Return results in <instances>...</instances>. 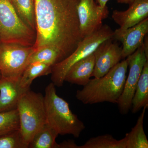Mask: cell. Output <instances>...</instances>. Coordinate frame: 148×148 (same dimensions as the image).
<instances>
[{
  "label": "cell",
  "instance_id": "obj_1",
  "mask_svg": "<svg viewBox=\"0 0 148 148\" xmlns=\"http://www.w3.org/2000/svg\"><path fill=\"white\" fill-rule=\"evenodd\" d=\"M81 0H35V51L50 47L63 60L83 40L80 33L77 8Z\"/></svg>",
  "mask_w": 148,
  "mask_h": 148
},
{
  "label": "cell",
  "instance_id": "obj_2",
  "mask_svg": "<svg viewBox=\"0 0 148 148\" xmlns=\"http://www.w3.org/2000/svg\"><path fill=\"white\" fill-rule=\"evenodd\" d=\"M128 67L125 59L103 76L90 79L82 89L77 90L76 98L85 105L103 102L117 104L123 90Z\"/></svg>",
  "mask_w": 148,
  "mask_h": 148
},
{
  "label": "cell",
  "instance_id": "obj_3",
  "mask_svg": "<svg viewBox=\"0 0 148 148\" xmlns=\"http://www.w3.org/2000/svg\"><path fill=\"white\" fill-rule=\"evenodd\" d=\"M55 87L51 82L45 88L44 101L47 123L58 135H72L78 138L85 125L71 110L69 103L57 95Z\"/></svg>",
  "mask_w": 148,
  "mask_h": 148
},
{
  "label": "cell",
  "instance_id": "obj_4",
  "mask_svg": "<svg viewBox=\"0 0 148 148\" xmlns=\"http://www.w3.org/2000/svg\"><path fill=\"white\" fill-rule=\"evenodd\" d=\"M19 130L25 145H29L36 132L47 123L44 96L30 89L24 92L16 107Z\"/></svg>",
  "mask_w": 148,
  "mask_h": 148
},
{
  "label": "cell",
  "instance_id": "obj_5",
  "mask_svg": "<svg viewBox=\"0 0 148 148\" xmlns=\"http://www.w3.org/2000/svg\"><path fill=\"white\" fill-rule=\"evenodd\" d=\"M114 32L105 24L93 34L85 37L73 52L51 68V81L56 86H63L66 74L74 64L93 53L103 42L113 37Z\"/></svg>",
  "mask_w": 148,
  "mask_h": 148
},
{
  "label": "cell",
  "instance_id": "obj_6",
  "mask_svg": "<svg viewBox=\"0 0 148 148\" xmlns=\"http://www.w3.org/2000/svg\"><path fill=\"white\" fill-rule=\"evenodd\" d=\"M36 32L20 19L10 0H0V43L34 45Z\"/></svg>",
  "mask_w": 148,
  "mask_h": 148
},
{
  "label": "cell",
  "instance_id": "obj_7",
  "mask_svg": "<svg viewBox=\"0 0 148 148\" xmlns=\"http://www.w3.org/2000/svg\"><path fill=\"white\" fill-rule=\"evenodd\" d=\"M35 51L33 46L11 43H0V73L2 77L20 79Z\"/></svg>",
  "mask_w": 148,
  "mask_h": 148
},
{
  "label": "cell",
  "instance_id": "obj_8",
  "mask_svg": "<svg viewBox=\"0 0 148 148\" xmlns=\"http://www.w3.org/2000/svg\"><path fill=\"white\" fill-rule=\"evenodd\" d=\"M126 60L129 72L126 77L124 88L117 104L120 112L126 114L131 108L132 98L143 68L148 58L146 56L143 44L134 53L127 56Z\"/></svg>",
  "mask_w": 148,
  "mask_h": 148
},
{
  "label": "cell",
  "instance_id": "obj_9",
  "mask_svg": "<svg viewBox=\"0 0 148 148\" xmlns=\"http://www.w3.org/2000/svg\"><path fill=\"white\" fill-rule=\"evenodd\" d=\"M80 33L83 39L101 29L102 21L108 18V9L102 7L94 0H81L77 8Z\"/></svg>",
  "mask_w": 148,
  "mask_h": 148
},
{
  "label": "cell",
  "instance_id": "obj_10",
  "mask_svg": "<svg viewBox=\"0 0 148 148\" xmlns=\"http://www.w3.org/2000/svg\"><path fill=\"white\" fill-rule=\"evenodd\" d=\"M113 39L103 42L94 51L95 66L92 77L103 76L122 59V48L114 42Z\"/></svg>",
  "mask_w": 148,
  "mask_h": 148
},
{
  "label": "cell",
  "instance_id": "obj_11",
  "mask_svg": "<svg viewBox=\"0 0 148 148\" xmlns=\"http://www.w3.org/2000/svg\"><path fill=\"white\" fill-rule=\"evenodd\" d=\"M148 32V18L125 30L119 28L114 32L113 38L121 42L122 58H127L143 45Z\"/></svg>",
  "mask_w": 148,
  "mask_h": 148
},
{
  "label": "cell",
  "instance_id": "obj_12",
  "mask_svg": "<svg viewBox=\"0 0 148 148\" xmlns=\"http://www.w3.org/2000/svg\"><path fill=\"white\" fill-rule=\"evenodd\" d=\"M112 16L120 29L131 28L148 18V0H136L127 10H114Z\"/></svg>",
  "mask_w": 148,
  "mask_h": 148
},
{
  "label": "cell",
  "instance_id": "obj_13",
  "mask_svg": "<svg viewBox=\"0 0 148 148\" xmlns=\"http://www.w3.org/2000/svg\"><path fill=\"white\" fill-rule=\"evenodd\" d=\"M19 80L0 78V112L16 109L21 95L30 89L22 88L19 85Z\"/></svg>",
  "mask_w": 148,
  "mask_h": 148
},
{
  "label": "cell",
  "instance_id": "obj_14",
  "mask_svg": "<svg viewBox=\"0 0 148 148\" xmlns=\"http://www.w3.org/2000/svg\"><path fill=\"white\" fill-rule=\"evenodd\" d=\"M95 66L94 52L74 64L69 69L65 78V82L84 86L92 77Z\"/></svg>",
  "mask_w": 148,
  "mask_h": 148
},
{
  "label": "cell",
  "instance_id": "obj_15",
  "mask_svg": "<svg viewBox=\"0 0 148 148\" xmlns=\"http://www.w3.org/2000/svg\"><path fill=\"white\" fill-rule=\"evenodd\" d=\"M145 107H148V61L144 66L132 98V112L136 113Z\"/></svg>",
  "mask_w": 148,
  "mask_h": 148
},
{
  "label": "cell",
  "instance_id": "obj_16",
  "mask_svg": "<svg viewBox=\"0 0 148 148\" xmlns=\"http://www.w3.org/2000/svg\"><path fill=\"white\" fill-rule=\"evenodd\" d=\"M147 108H143L135 126L125 135L124 138L126 140V148H148V140L143 127L144 118Z\"/></svg>",
  "mask_w": 148,
  "mask_h": 148
},
{
  "label": "cell",
  "instance_id": "obj_17",
  "mask_svg": "<svg viewBox=\"0 0 148 148\" xmlns=\"http://www.w3.org/2000/svg\"><path fill=\"white\" fill-rule=\"evenodd\" d=\"M58 134L47 123L34 135L28 148H59L56 142Z\"/></svg>",
  "mask_w": 148,
  "mask_h": 148
},
{
  "label": "cell",
  "instance_id": "obj_18",
  "mask_svg": "<svg viewBox=\"0 0 148 148\" xmlns=\"http://www.w3.org/2000/svg\"><path fill=\"white\" fill-rule=\"evenodd\" d=\"M52 66L51 64L41 62L29 64L20 78L19 85L24 89H30L32 83L35 79L51 74Z\"/></svg>",
  "mask_w": 148,
  "mask_h": 148
},
{
  "label": "cell",
  "instance_id": "obj_19",
  "mask_svg": "<svg viewBox=\"0 0 148 148\" xmlns=\"http://www.w3.org/2000/svg\"><path fill=\"white\" fill-rule=\"evenodd\" d=\"M11 2L20 19L36 32L35 0H12Z\"/></svg>",
  "mask_w": 148,
  "mask_h": 148
},
{
  "label": "cell",
  "instance_id": "obj_20",
  "mask_svg": "<svg viewBox=\"0 0 148 148\" xmlns=\"http://www.w3.org/2000/svg\"><path fill=\"white\" fill-rule=\"evenodd\" d=\"M79 148H126V140H117L110 134H105L90 138Z\"/></svg>",
  "mask_w": 148,
  "mask_h": 148
},
{
  "label": "cell",
  "instance_id": "obj_21",
  "mask_svg": "<svg viewBox=\"0 0 148 148\" xmlns=\"http://www.w3.org/2000/svg\"><path fill=\"white\" fill-rule=\"evenodd\" d=\"M62 60L58 51L50 47H45L35 51L30 57L29 65L35 62H41L53 66Z\"/></svg>",
  "mask_w": 148,
  "mask_h": 148
},
{
  "label": "cell",
  "instance_id": "obj_22",
  "mask_svg": "<svg viewBox=\"0 0 148 148\" xmlns=\"http://www.w3.org/2000/svg\"><path fill=\"white\" fill-rule=\"evenodd\" d=\"M19 129L17 110L0 112V135L7 134Z\"/></svg>",
  "mask_w": 148,
  "mask_h": 148
},
{
  "label": "cell",
  "instance_id": "obj_23",
  "mask_svg": "<svg viewBox=\"0 0 148 148\" xmlns=\"http://www.w3.org/2000/svg\"><path fill=\"white\" fill-rule=\"evenodd\" d=\"M0 148H28L24 143L19 129L0 135Z\"/></svg>",
  "mask_w": 148,
  "mask_h": 148
},
{
  "label": "cell",
  "instance_id": "obj_24",
  "mask_svg": "<svg viewBox=\"0 0 148 148\" xmlns=\"http://www.w3.org/2000/svg\"><path fill=\"white\" fill-rule=\"evenodd\" d=\"M79 147L73 140L65 141L59 144V148H79Z\"/></svg>",
  "mask_w": 148,
  "mask_h": 148
},
{
  "label": "cell",
  "instance_id": "obj_25",
  "mask_svg": "<svg viewBox=\"0 0 148 148\" xmlns=\"http://www.w3.org/2000/svg\"><path fill=\"white\" fill-rule=\"evenodd\" d=\"M116 1L118 3H120L127 4L130 5L136 0H116Z\"/></svg>",
  "mask_w": 148,
  "mask_h": 148
},
{
  "label": "cell",
  "instance_id": "obj_26",
  "mask_svg": "<svg viewBox=\"0 0 148 148\" xmlns=\"http://www.w3.org/2000/svg\"><path fill=\"white\" fill-rule=\"evenodd\" d=\"M95 1H96V3H98L99 5L102 7H104L106 6V4L109 0H95Z\"/></svg>",
  "mask_w": 148,
  "mask_h": 148
},
{
  "label": "cell",
  "instance_id": "obj_27",
  "mask_svg": "<svg viewBox=\"0 0 148 148\" xmlns=\"http://www.w3.org/2000/svg\"><path fill=\"white\" fill-rule=\"evenodd\" d=\"M1 77V73H0V78Z\"/></svg>",
  "mask_w": 148,
  "mask_h": 148
},
{
  "label": "cell",
  "instance_id": "obj_28",
  "mask_svg": "<svg viewBox=\"0 0 148 148\" xmlns=\"http://www.w3.org/2000/svg\"><path fill=\"white\" fill-rule=\"evenodd\" d=\"M10 1H12V0H10Z\"/></svg>",
  "mask_w": 148,
  "mask_h": 148
}]
</instances>
